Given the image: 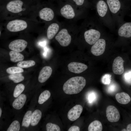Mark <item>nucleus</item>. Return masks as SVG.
<instances>
[{
  "label": "nucleus",
  "instance_id": "35",
  "mask_svg": "<svg viewBox=\"0 0 131 131\" xmlns=\"http://www.w3.org/2000/svg\"><path fill=\"white\" fill-rule=\"evenodd\" d=\"M116 87L114 85H110L108 88V91L110 92H114L115 90Z\"/></svg>",
  "mask_w": 131,
  "mask_h": 131
},
{
  "label": "nucleus",
  "instance_id": "8",
  "mask_svg": "<svg viewBox=\"0 0 131 131\" xmlns=\"http://www.w3.org/2000/svg\"><path fill=\"white\" fill-rule=\"evenodd\" d=\"M25 3L22 0H12L9 1L6 4V8L9 12L17 13L22 11Z\"/></svg>",
  "mask_w": 131,
  "mask_h": 131
},
{
  "label": "nucleus",
  "instance_id": "11",
  "mask_svg": "<svg viewBox=\"0 0 131 131\" xmlns=\"http://www.w3.org/2000/svg\"><path fill=\"white\" fill-rule=\"evenodd\" d=\"M117 32L120 37L129 38L131 37V22L123 23L117 28Z\"/></svg>",
  "mask_w": 131,
  "mask_h": 131
},
{
  "label": "nucleus",
  "instance_id": "26",
  "mask_svg": "<svg viewBox=\"0 0 131 131\" xmlns=\"http://www.w3.org/2000/svg\"><path fill=\"white\" fill-rule=\"evenodd\" d=\"M9 79L15 83H18L23 81L24 77L21 73L11 74L8 76Z\"/></svg>",
  "mask_w": 131,
  "mask_h": 131
},
{
  "label": "nucleus",
  "instance_id": "21",
  "mask_svg": "<svg viewBox=\"0 0 131 131\" xmlns=\"http://www.w3.org/2000/svg\"><path fill=\"white\" fill-rule=\"evenodd\" d=\"M42 116L41 111L38 109L35 110L32 114L31 124L32 126L37 125L40 120Z\"/></svg>",
  "mask_w": 131,
  "mask_h": 131
},
{
  "label": "nucleus",
  "instance_id": "13",
  "mask_svg": "<svg viewBox=\"0 0 131 131\" xmlns=\"http://www.w3.org/2000/svg\"><path fill=\"white\" fill-rule=\"evenodd\" d=\"M83 110L82 106L80 105H76L71 108L67 114V117L71 121H74L80 116Z\"/></svg>",
  "mask_w": 131,
  "mask_h": 131
},
{
  "label": "nucleus",
  "instance_id": "33",
  "mask_svg": "<svg viewBox=\"0 0 131 131\" xmlns=\"http://www.w3.org/2000/svg\"><path fill=\"white\" fill-rule=\"evenodd\" d=\"M68 131H79L80 129L79 127L76 126L71 127L68 129Z\"/></svg>",
  "mask_w": 131,
  "mask_h": 131
},
{
  "label": "nucleus",
  "instance_id": "29",
  "mask_svg": "<svg viewBox=\"0 0 131 131\" xmlns=\"http://www.w3.org/2000/svg\"><path fill=\"white\" fill-rule=\"evenodd\" d=\"M24 70L21 67L18 66H13L8 68L6 70L7 72L9 74H13L24 72Z\"/></svg>",
  "mask_w": 131,
  "mask_h": 131
},
{
  "label": "nucleus",
  "instance_id": "9",
  "mask_svg": "<svg viewBox=\"0 0 131 131\" xmlns=\"http://www.w3.org/2000/svg\"><path fill=\"white\" fill-rule=\"evenodd\" d=\"M106 116L108 120L111 122L118 121L120 117V113L117 109L115 106L110 105L106 108Z\"/></svg>",
  "mask_w": 131,
  "mask_h": 131
},
{
  "label": "nucleus",
  "instance_id": "18",
  "mask_svg": "<svg viewBox=\"0 0 131 131\" xmlns=\"http://www.w3.org/2000/svg\"><path fill=\"white\" fill-rule=\"evenodd\" d=\"M26 100V97L24 94L20 95L14 101L12 104L13 107L15 109L19 110L24 106Z\"/></svg>",
  "mask_w": 131,
  "mask_h": 131
},
{
  "label": "nucleus",
  "instance_id": "24",
  "mask_svg": "<svg viewBox=\"0 0 131 131\" xmlns=\"http://www.w3.org/2000/svg\"><path fill=\"white\" fill-rule=\"evenodd\" d=\"M32 113L31 111H27L23 117L22 123V126L26 127H28L31 123Z\"/></svg>",
  "mask_w": 131,
  "mask_h": 131
},
{
  "label": "nucleus",
  "instance_id": "14",
  "mask_svg": "<svg viewBox=\"0 0 131 131\" xmlns=\"http://www.w3.org/2000/svg\"><path fill=\"white\" fill-rule=\"evenodd\" d=\"M68 67L70 71L75 74L80 73L86 70L88 68V66L86 65L76 62L70 63L68 64Z\"/></svg>",
  "mask_w": 131,
  "mask_h": 131
},
{
  "label": "nucleus",
  "instance_id": "10",
  "mask_svg": "<svg viewBox=\"0 0 131 131\" xmlns=\"http://www.w3.org/2000/svg\"><path fill=\"white\" fill-rule=\"evenodd\" d=\"M27 42L21 39L14 40L11 41L8 45L9 48L12 50L20 52L23 51L26 47Z\"/></svg>",
  "mask_w": 131,
  "mask_h": 131
},
{
  "label": "nucleus",
  "instance_id": "34",
  "mask_svg": "<svg viewBox=\"0 0 131 131\" xmlns=\"http://www.w3.org/2000/svg\"><path fill=\"white\" fill-rule=\"evenodd\" d=\"M76 4L78 6H81L82 5L84 1V0H73Z\"/></svg>",
  "mask_w": 131,
  "mask_h": 131
},
{
  "label": "nucleus",
  "instance_id": "23",
  "mask_svg": "<svg viewBox=\"0 0 131 131\" xmlns=\"http://www.w3.org/2000/svg\"><path fill=\"white\" fill-rule=\"evenodd\" d=\"M102 129L101 123L98 120H95L90 124L88 130L89 131H101Z\"/></svg>",
  "mask_w": 131,
  "mask_h": 131
},
{
  "label": "nucleus",
  "instance_id": "20",
  "mask_svg": "<svg viewBox=\"0 0 131 131\" xmlns=\"http://www.w3.org/2000/svg\"><path fill=\"white\" fill-rule=\"evenodd\" d=\"M59 28V26L56 23H53L50 25L47 30V38L49 40L52 39L57 32Z\"/></svg>",
  "mask_w": 131,
  "mask_h": 131
},
{
  "label": "nucleus",
  "instance_id": "2",
  "mask_svg": "<svg viewBox=\"0 0 131 131\" xmlns=\"http://www.w3.org/2000/svg\"><path fill=\"white\" fill-rule=\"evenodd\" d=\"M112 17L117 28L124 22V10L120 0H105Z\"/></svg>",
  "mask_w": 131,
  "mask_h": 131
},
{
  "label": "nucleus",
  "instance_id": "6",
  "mask_svg": "<svg viewBox=\"0 0 131 131\" xmlns=\"http://www.w3.org/2000/svg\"><path fill=\"white\" fill-rule=\"evenodd\" d=\"M55 38L59 44L63 47L69 45L71 40V36L68 33L67 30L65 28L61 30L56 35Z\"/></svg>",
  "mask_w": 131,
  "mask_h": 131
},
{
  "label": "nucleus",
  "instance_id": "16",
  "mask_svg": "<svg viewBox=\"0 0 131 131\" xmlns=\"http://www.w3.org/2000/svg\"><path fill=\"white\" fill-rule=\"evenodd\" d=\"M54 13L51 8L47 7L41 9L39 12V16L41 19L49 21L52 20L54 17Z\"/></svg>",
  "mask_w": 131,
  "mask_h": 131
},
{
  "label": "nucleus",
  "instance_id": "12",
  "mask_svg": "<svg viewBox=\"0 0 131 131\" xmlns=\"http://www.w3.org/2000/svg\"><path fill=\"white\" fill-rule=\"evenodd\" d=\"M124 61L123 58L118 56L114 59L112 65V70L115 74L121 75L124 72Z\"/></svg>",
  "mask_w": 131,
  "mask_h": 131
},
{
  "label": "nucleus",
  "instance_id": "32",
  "mask_svg": "<svg viewBox=\"0 0 131 131\" xmlns=\"http://www.w3.org/2000/svg\"><path fill=\"white\" fill-rule=\"evenodd\" d=\"M111 79V75L109 74H106L102 76L101 81L103 84L105 85H108L110 83Z\"/></svg>",
  "mask_w": 131,
  "mask_h": 131
},
{
  "label": "nucleus",
  "instance_id": "37",
  "mask_svg": "<svg viewBox=\"0 0 131 131\" xmlns=\"http://www.w3.org/2000/svg\"><path fill=\"white\" fill-rule=\"evenodd\" d=\"M127 131H131V124L128 125L126 128Z\"/></svg>",
  "mask_w": 131,
  "mask_h": 131
},
{
  "label": "nucleus",
  "instance_id": "38",
  "mask_svg": "<svg viewBox=\"0 0 131 131\" xmlns=\"http://www.w3.org/2000/svg\"><path fill=\"white\" fill-rule=\"evenodd\" d=\"M2 111L1 109V107H0V117H1V114H2Z\"/></svg>",
  "mask_w": 131,
  "mask_h": 131
},
{
  "label": "nucleus",
  "instance_id": "22",
  "mask_svg": "<svg viewBox=\"0 0 131 131\" xmlns=\"http://www.w3.org/2000/svg\"><path fill=\"white\" fill-rule=\"evenodd\" d=\"M9 54L10 61L14 62L22 61L24 59V56L18 52L11 50L9 52Z\"/></svg>",
  "mask_w": 131,
  "mask_h": 131
},
{
  "label": "nucleus",
  "instance_id": "19",
  "mask_svg": "<svg viewBox=\"0 0 131 131\" xmlns=\"http://www.w3.org/2000/svg\"><path fill=\"white\" fill-rule=\"evenodd\" d=\"M115 98L117 101L122 104H127L131 100V98L129 95L124 92L117 93L115 95Z\"/></svg>",
  "mask_w": 131,
  "mask_h": 131
},
{
  "label": "nucleus",
  "instance_id": "27",
  "mask_svg": "<svg viewBox=\"0 0 131 131\" xmlns=\"http://www.w3.org/2000/svg\"><path fill=\"white\" fill-rule=\"evenodd\" d=\"M35 64L34 61L30 60L19 61L17 63V66L22 68H27L34 66Z\"/></svg>",
  "mask_w": 131,
  "mask_h": 131
},
{
  "label": "nucleus",
  "instance_id": "39",
  "mask_svg": "<svg viewBox=\"0 0 131 131\" xmlns=\"http://www.w3.org/2000/svg\"></svg>",
  "mask_w": 131,
  "mask_h": 131
},
{
  "label": "nucleus",
  "instance_id": "28",
  "mask_svg": "<svg viewBox=\"0 0 131 131\" xmlns=\"http://www.w3.org/2000/svg\"><path fill=\"white\" fill-rule=\"evenodd\" d=\"M25 89V86L22 84H19L16 85L14 90L13 93L14 97L15 98L18 97L23 92Z\"/></svg>",
  "mask_w": 131,
  "mask_h": 131
},
{
  "label": "nucleus",
  "instance_id": "4",
  "mask_svg": "<svg viewBox=\"0 0 131 131\" xmlns=\"http://www.w3.org/2000/svg\"><path fill=\"white\" fill-rule=\"evenodd\" d=\"M105 27L100 23L95 28L86 30L84 34L86 42L90 45H93L105 33Z\"/></svg>",
  "mask_w": 131,
  "mask_h": 131
},
{
  "label": "nucleus",
  "instance_id": "17",
  "mask_svg": "<svg viewBox=\"0 0 131 131\" xmlns=\"http://www.w3.org/2000/svg\"><path fill=\"white\" fill-rule=\"evenodd\" d=\"M60 13L64 17L68 19H72L75 16V14L72 7L70 5L66 4L61 9Z\"/></svg>",
  "mask_w": 131,
  "mask_h": 131
},
{
  "label": "nucleus",
  "instance_id": "7",
  "mask_svg": "<svg viewBox=\"0 0 131 131\" xmlns=\"http://www.w3.org/2000/svg\"><path fill=\"white\" fill-rule=\"evenodd\" d=\"M106 44L105 39L100 38L93 45L91 49V52L96 56L102 54L105 51Z\"/></svg>",
  "mask_w": 131,
  "mask_h": 131
},
{
  "label": "nucleus",
  "instance_id": "3",
  "mask_svg": "<svg viewBox=\"0 0 131 131\" xmlns=\"http://www.w3.org/2000/svg\"><path fill=\"white\" fill-rule=\"evenodd\" d=\"M86 83L85 79L82 77H73L69 79L64 83L63 90L66 94H78L82 90Z\"/></svg>",
  "mask_w": 131,
  "mask_h": 131
},
{
  "label": "nucleus",
  "instance_id": "30",
  "mask_svg": "<svg viewBox=\"0 0 131 131\" xmlns=\"http://www.w3.org/2000/svg\"><path fill=\"white\" fill-rule=\"evenodd\" d=\"M20 129V124L17 120L14 121L8 129L7 131H18Z\"/></svg>",
  "mask_w": 131,
  "mask_h": 131
},
{
  "label": "nucleus",
  "instance_id": "5",
  "mask_svg": "<svg viewBox=\"0 0 131 131\" xmlns=\"http://www.w3.org/2000/svg\"><path fill=\"white\" fill-rule=\"evenodd\" d=\"M27 26V24L25 21L17 19L9 22L7 25L6 27L10 32H17L25 29Z\"/></svg>",
  "mask_w": 131,
  "mask_h": 131
},
{
  "label": "nucleus",
  "instance_id": "36",
  "mask_svg": "<svg viewBox=\"0 0 131 131\" xmlns=\"http://www.w3.org/2000/svg\"><path fill=\"white\" fill-rule=\"evenodd\" d=\"M125 78L126 79L128 80L131 78V72L126 73L125 75Z\"/></svg>",
  "mask_w": 131,
  "mask_h": 131
},
{
  "label": "nucleus",
  "instance_id": "15",
  "mask_svg": "<svg viewBox=\"0 0 131 131\" xmlns=\"http://www.w3.org/2000/svg\"><path fill=\"white\" fill-rule=\"evenodd\" d=\"M52 72V69L49 66L43 67L40 71L38 77V81L41 83L46 82L50 77Z\"/></svg>",
  "mask_w": 131,
  "mask_h": 131
},
{
  "label": "nucleus",
  "instance_id": "25",
  "mask_svg": "<svg viewBox=\"0 0 131 131\" xmlns=\"http://www.w3.org/2000/svg\"><path fill=\"white\" fill-rule=\"evenodd\" d=\"M51 94L50 91L46 90L43 91L40 95L38 100V103L40 104L43 103L50 98Z\"/></svg>",
  "mask_w": 131,
  "mask_h": 131
},
{
  "label": "nucleus",
  "instance_id": "31",
  "mask_svg": "<svg viewBox=\"0 0 131 131\" xmlns=\"http://www.w3.org/2000/svg\"><path fill=\"white\" fill-rule=\"evenodd\" d=\"M46 128L47 131H60V128L58 125L50 123H48L47 124Z\"/></svg>",
  "mask_w": 131,
  "mask_h": 131
},
{
  "label": "nucleus",
  "instance_id": "1",
  "mask_svg": "<svg viewBox=\"0 0 131 131\" xmlns=\"http://www.w3.org/2000/svg\"><path fill=\"white\" fill-rule=\"evenodd\" d=\"M96 8L98 19L102 24L111 31H116L115 24L105 0H98Z\"/></svg>",
  "mask_w": 131,
  "mask_h": 131
}]
</instances>
